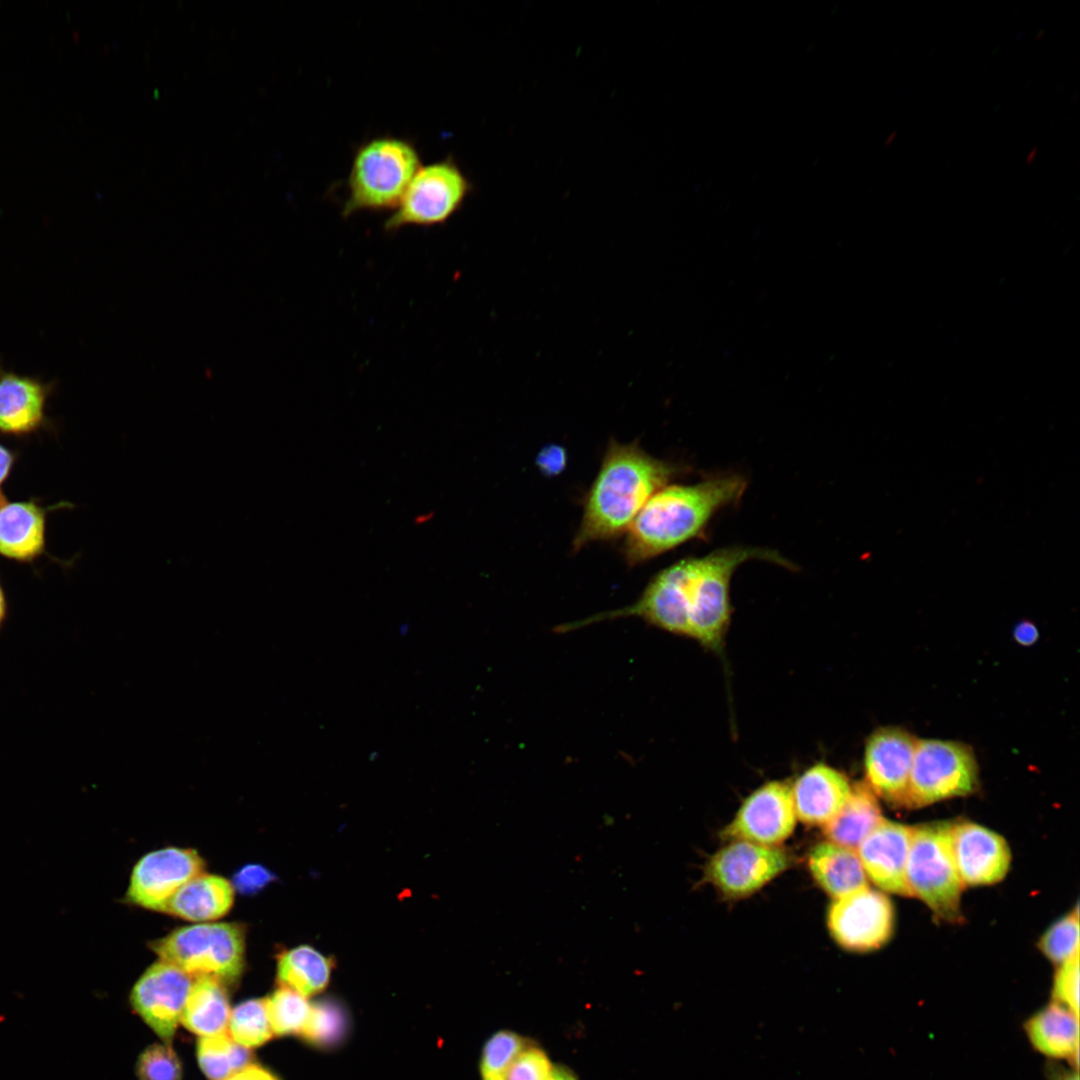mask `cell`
<instances>
[{
	"label": "cell",
	"mask_w": 1080,
	"mask_h": 1080,
	"mask_svg": "<svg viewBox=\"0 0 1080 1080\" xmlns=\"http://www.w3.org/2000/svg\"><path fill=\"white\" fill-rule=\"evenodd\" d=\"M762 560L793 569L779 552L728 546L687 557L658 572L632 604L601 613L602 620L638 617L667 632L719 650L731 618L730 583L742 564Z\"/></svg>",
	"instance_id": "6da1fadb"
},
{
	"label": "cell",
	"mask_w": 1080,
	"mask_h": 1080,
	"mask_svg": "<svg viewBox=\"0 0 1080 1080\" xmlns=\"http://www.w3.org/2000/svg\"><path fill=\"white\" fill-rule=\"evenodd\" d=\"M746 488L747 480L738 473L664 486L650 497L626 531V562L638 565L703 535L711 519L738 502Z\"/></svg>",
	"instance_id": "7a4b0ae2"
},
{
	"label": "cell",
	"mask_w": 1080,
	"mask_h": 1080,
	"mask_svg": "<svg viewBox=\"0 0 1080 1080\" xmlns=\"http://www.w3.org/2000/svg\"><path fill=\"white\" fill-rule=\"evenodd\" d=\"M681 471L679 465L648 454L637 441L610 440L585 498L574 550L626 533L650 497Z\"/></svg>",
	"instance_id": "3957f363"
},
{
	"label": "cell",
	"mask_w": 1080,
	"mask_h": 1080,
	"mask_svg": "<svg viewBox=\"0 0 1080 1080\" xmlns=\"http://www.w3.org/2000/svg\"><path fill=\"white\" fill-rule=\"evenodd\" d=\"M421 166L409 139L381 135L363 142L352 159L342 215L394 210Z\"/></svg>",
	"instance_id": "277c9868"
},
{
	"label": "cell",
	"mask_w": 1080,
	"mask_h": 1080,
	"mask_svg": "<svg viewBox=\"0 0 1080 1080\" xmlns=\"http://www.w3.org/2000/svg\"><path fill=\"white\" fill-rule=\"evenodd\" d=\"M951 825L936 822L912 827L906 879L911 896L921 899L938 919L958 922L964 884L951 850Z\"/></svg>",
	"instance_id": "5b68a950"
},
{
	"label": "cell",
	"mask_w": 1080,
	"mask_h": 1080,
	"mask_svg": "<svg viewBox=\"0 0 1080 1080\" xmlns=\"http://www.w3.org/2000/svg\"><path fill=\"white\" fill-rule=\"evenodd\" d=\"M151 949L193 977L232 982L243 969L245 934L236 923H199L153 941Z\"/></svg>",
	"instance_id": "8992f818"
},
{
	"label": "cell",
	"mask_w": 1080,
	"mask_h": 1080,
	"mask_svg": "<svg viewBox=\"0 0 1080 1080\" xmlns=\"http://www.w3.org/2000/svg\"><path fill=\"white\" fill-rule=\"evenodd\" d=\"M471 190L470 180L451 157L421 166L384 228L396 232L443 224L462 207Z\"/></svg>",
	"instance_id": "52a82bcc"
},
{
	"label": "cell",
	"mask_w": 1080,
	"mask_h": 1080,
	"mask_svg": "<svg viewBox=\"0 0 1080 1080\" xmlns=\"http://www.w3.org/2000/svg\"><path fill=\"white\" fill-rule=\"evenodd\" d=\"M977 785V762L969 746L948 740H917L906 807L966 796Z\"/></svg>",
	"instance_id": "ba28073f"
},
{
	"label": "cell",
	"mask_w": 1080,
	"mask_h": 1080,
	"mask_svg": "<svg viewBox=\"0 0 1080 1080\" xmlns=\"http://www.w3.org/2000/svg\"><path fill=\"white\" fill-rule=\"evenodd\" d=\"M833 939L852 952L880 948L891 937L894 909L882 892L865 887L834 899L827 914Z\"/></svg>",
	"instance_id": "9c48e42d"
},
{
	"label": "cell",
	"mask_w": 1080,
	"mask_h": 1080,
	"mask_svg": "<svg viewBox=\"0 0 1080 1080\" xmlns=\"http://www.w3.org/2000/svg\"><path fill=\"white\" fill-rule=\"evenodd\" d=\"M789 865L787 853L775 846L735 840L710 858L705 877L724 896L744 898L761 889Z\"/></svg>",
	"instance_id": "30bf717a"
},
{
	"label": "cell",
	"mask_w": 1080,
	"mask_h": 1080,
	"mask_svg": "<svg viewBox=\"0 0 1080 1080\" xmlns=\"http://www.w3.org/2000/svg\"><path fill=\"white\" fill-rule=\"evenodd\" d=\"M796 818L791 787L781 781H771L744 800L722 836L733 841L775 846L793 833Z\"/></svg>",
	"instance_id": "8fae6325"
},
{
	"label": "cell",
	"mask_w": 1080,
	"mask_h": 1080,
	"mask_svg": "<svg viewBox=\"0 0 1080 1080\" xmlns=\"http://www.w3.org/2000/svg\"><path fill=\"white\" fill-rule=\"evenodd\" d=\"M204 866L193 849L169 847L150 852L134 866L127 898L143 908L164 912L170 898L202 873Z\"/></svg>",
	"instance_id": "7c38bea8"
},
{
	"label": "cell",
	"mask_w": 1080,
	"mask_h": 1080,
	"mask_svg": "<svg viewBox=\"0 0 1080 1080\" xmlns=\"http://www.w3.org/2000/svg\"><path fill=\"white\" fill-rule=\"evenodd\" d=\"M194 978L160 960L144 972L132 990L136 1012L165 1042L172 1040L181 1021Z\"/></svg>",
	"instance_id": "4fadbf2b"
},
{
	"label": "cell",
	"mask_w": 1080,
	"mask_h": 1080,
	"mask_svg": "<svg viewBox=\"0 0 1080 1080\" xmlns=\"http://www.w3.org/2000/svg\"><path fill=\"white\" fill-rule=\"evenodd\" d=\"M917 739L896 727L879 728L864 751L866 784L876 796L905 806Z\"/></svg>",
	"instance_id": "5bb4252c"
},
{
	"label": "cell",
	"mask_w": 1080,
	"mask_h": 1080,
	"mask_svg": "<svg viewBox=\"0 0 1080 1080\" xmlns=\"http://www.w3.org/2000/svg\"><path fill=\"white\" fill-rule=\"evenodd\" d=\"M950 842L953 858L964 885H989L1007 874L1011 853L1005 839L972 822L952 823Z\"/></svg>",
	"instance_id": "9a60e30c"
},
{
	"label": "cell",
	"mask_w": 1080,
	"mask_h": 1080,
	"mask_svg": "<svg viewBox=\"0 0 1080 1080\" xmlns=\"http://www.w3.org/2000/svg\"><path fill=\"white\" fill-rule=\"evenodd\" d=\"M912 827L883 818L857 848L864 871L884 891L911 896L906 879Z\"/></svg>",
	"instance_id": "2e32d148"
},
{
	"label": "cell",
	"mask_w": 1080,
	"mask_h": 1080,
	"mask_svg": "<svg viewBox=\"0 0 1080 1080\" xmlns=\"http://www.w3.org/2000/svg\"><path fill=\"white\" fill-rule=\"evenodd\" d=\"M851 787L839 770L825 763L811 766L791 787L796 817L806 825H826L846 803Z\"/></svg>",
	"instance_id": "e0dca14e"
},
{
	"label": "cell",
	"mask_w": 1080,
	"mask_h": 1080,
	"mask_svg": "<svg viewBox=\"0 0 1080 1080\" xmlns=\"http://www.w3.org/2000/svg\"><path fill=\"white\" fill-rule=\"evenodd\" d=\"M50 391L48 383L0 368V432L24 435L37 430Z\"/></svg>",
	"instance_id": "ac0fdd59"
},
{
	"label": "cell",
	"mask_w": 1080,
	"mask_h": 1080,
	"mask_svg": "<svg viewBox=\"0 0 1080 1080\" xmlns=\"http://www.w3.org/2000/svg\"><path fill=\"white\" fill-rule=\"evenodd\" d=\"M47 508L30 501L0 502V554L22 562L32 561L45 547Z\"/></svg>",
	"instance_id": "d6986e66"
},
{
	"label": "cell",
	"mask_w": 1080,
	"mask_h": 1080,
	"mask_svg": "<svg viewBox=\"0 0 1080 1080\" xmlns=\"http://www.w3.org/2000/svg\"><path fill=\"white\" fill-rule=\"evenodd\" d=\"M1079 1015L1052 1002L1024 1023L1031 1046L1044 1056L1067 1060L1072 1068L1079 1063Z\"/></svg>",
	"instance_id": "ffe728a7"
},
{
	"label": "cell",
	"mask_w": 1080,
	"mask_h": 1080,
	"mask_svg": "<svg viewBox=\"0 0 1080 1080\" xmlns=\"http://www.w3.org/2000/svg\"><path fill=\"white\" fill-rule=\"evenodd\" d=\"M233 901L234 887L228 880L202 872L179 888L164 912L189 921L209 922L227 914Z\"/></svg>",
	"instance_id": "44dd1931"
},
{
	"label": "cell",
	"mask_w": 1080,
	"mask_h": 1080,
	"mask_svg": "<svg viewBox=\"0 0 1080 1080\" xmlns=\"http://www.w3.org/2000/svg\"><path fill=\"white\" fill-rule=\"evenodd\" d=\"M808 866L818 885L834 899L868 887L856 850L822 842L810 851Z\"/></svg>",
	"instance_id": "7402d4cb"
},
{
	"label": "cell",
	"mask_w": 1080,
	"mask_h": 1080,
	"mask_svg": "<svg viewBox=\"0 0 1080 1080\" xmlns=\"http://www.w3.org/2000/svg\"><path fill=\"white\" fill-rule=\"evenodd\" d=\"M882 819L876 795L865 782H858L839 813L823 826V833L830 842L857 850Z\"/></svg>",
	"instance_id": "603a6c76"
},
{
	"label": "cell",
	"mask_w": 1080,
	"mask_h": 1080,
	"mask_svg": "<svg viewBox=\"0 0 1080 1080\" xmlns=\"http://www.w3.org/2000/svg\"><path fill=\"white\" fill-rule=\"evenodd\" d=\"M230 1013L222 982L211 976L195 977L181 1017L182 1024L201 1037L215 1035L226 1030Z\"/></svg>",
	"instance_id": "cb8c5ba5"
},
{
	"label": "cell",
	"mask_w": 1080,
	"mask_h": 1080,
	"mask_svg": "<svg viewBox=\"0 0 1080 1080\" xmlns=\"http://www.w3.org/2000/svg\"><path fill=\"white\" fill-rule=\"evenodd\" d=\"M332 968L327 956L309 945H300L279 956L277 979L281 986L309 997L327 987Z\"/></svg>",
	"instance_id": "d4e9b609"
},
{
	"label": "cell",
	"mask_w": 1080,
	"mask_h": 1080,
	"mask_svg": "<svg viewBox=\"0 0 1080 1080\" xmlns=\"http://www.w3.org/2000/svg\"><path fill=\"white\" fill-rule=\"evenodd\" d=\"M200 1067L210 1080H225L249 1066L252 1053L235 1042L226 1031L202 1036L197 1046Z\"/></svg>",
	"instance_id": "484cf974"
},
{
	"label": "cell",
	"mask_w": 1080,
	"mask_h": 1080,
	"mask_svg": "<svg viewBox=\"0 0 1080 1080\" xmlns=\"http://www.w3.org/2000/svg\"><path fill=\"white\" fill-rule=\"evenodd\" d=\"M349 1019L343 1005L334 999H322L311 1004L310 1013L301 1030L302 1038L317 1048H333L348 1032Z\"/></svg>",
	"instance_id": "4316f807"
},
{
	"label": "cell",
	"mask_w": 1080,
	"mask_h": 1080,
	"mask_svg": "<svg viewBox=\"0 0 1080 1080\" xmlns=\"http://www.w3.org/2000/svg\"><path fill=\"white\" fill-rule=\"evenodd\" d=\"M533 1040L513 1030L502 1029L485 1042L480 1056L482 1080H506L508 1071L519 1055Z\"/></svg>",
	"instance_id": "83f0119b"
},
{
	"label": "cell",
	"mask_w": 1080,
	"mask_h": 1080,
	"mask_svg": "<svg viewBox=\"0 0 1080 1080\" xmlns=\"http://www.w3.org/2000/svg\"><path fill=\"white\" fill-rule=\"evenodd\" d=\"M265 1003L272 1032L278 1036L300 1033L311 1008L307 997L284 986L266 998Z\"/></svg>",
	"instance_id": "f1b7e54d"
},
{
	"label": "cell",
	"mask_w": 1080,
	"mask_h": 1080,
	"mask_svg": "<svg viewBox=\"0 0 1080 1080\" xmlns=\"http://www.w3.org/2000/svg\"><path fill=\"white\" fill-rule=\"evenodd\" d=\"M231 1038L247 1048L267 1042L273 1035L265 999H253L237 1005L228 1022Z\"/></svg>",
	"instance_id": "f546056e"
},
{
	"label": "cell",
	"mask_w": 1080,
	"mask_h": 1080,
	"mask_svg": "<svg viewBox=\"0 0 1080 1080\" xmlns=\"http://www.w3.org/2000/svg\"><path fill=\"white\" fill-rule=\"evenodd\" d=\"M1042 953L1054 964L1062 965L1079 953L1078 909L1055 922L1039 941Z\"/></svg>",
	"instance_id": "4dcf8cb0"
},
{
	"label": "cell",
	"mask_w": 1080,
	"mask_h": 1080,
	"mask_svg": "<svg viewBox=\"0 0 1080 1080\" xmlns=\"http://www.w3.org/2000/svg\"><path fill=\"white\" fill-rule=\"evenodd\" d=\"M181 1074L180 1061L168 1045L148 1047L137 1063L139 1080H180Z\"/></svg>",
	"instance_id": "1f68e13d"
},
{
	"label": "cell",
	"mask_w": 1080,
	"mask_h": 1080,
	"mask_svg": "<svg viewBox=\"0 0 1080 1080\" xmlns=\"http://www.w3.org/2000/svg\"><path fill=\"white\" fill-rule=\"evenodd\" d=\"M553 1066L547 1052L533 1041L516 1057L506 1080H547Z\"/></svg>",
	"instance_id": "d6a6232c"
},
{
	"label": "cell",
	"mask_w": 1080,
	"mask_h": 1080,
	"mask_svg": "<svg viewBox=\"0 0 1080 1080\" xmlns=\"http://www.w3.org/2000/svg\"><path fill=\"white\" fill-rule=\"evenodd\" d=\"M1053 1001L1079 1015V953L1060 965L1052 989Z\"/></svg>",
	"instance_id": "836d02e7"
},
{
	"label": "cell",
	"mask_w": 1080,
	"mask_h": 1080,
	"mask_svg": "<svg viewBox=\"0 0 1080 1080\" xmlns=\"http://www.w3.org/2000/svg\"><path fill=\"white\" fill-rule=\"evenodd\" d=\"M273 879V875L261 865H247L234 877L235 886L245 894L262 889Z\"/></svg>",
	"instance_id": "e575fe53"
},
{
	"label": "cell",
	"mask_w": 1080,
	"mask_h": 1080,
	"mask_svg": "<svg viewBox=\"0 0 1080 1080\" xmlns=\"http://www.w3.org/2000/svg\"><path fill=\"white\" fill-rule=\"evenodd\" d=\"M566 455L559 446L545 447L537 458V464L541 470L549 475L559 473L565 466Z\"/></svg>",
	"instance_id": "d590c367"
},
{
	"label": "cell",
	"mask_w": 1080,
	"mask_h": 1080,
	"mask_svg": "<svg viewBox=\"0 0 1080 1080\" xmlns=\"http://www.w3.org/2000/svg\"><path fill=\"white\" fill-rule=\"evenodd\" d=\"M225 1080H279L272 1073L258 1065H249L232 1074Z\"/></svg>",
	"instance_id": "8d00e7d4"
},
{
	"label": "cell",
	"mask_w": 1080,
	"mask_h": 1080,
	"mask_svg": "<svg viewBox=\"0 0 1080 1080\" xmlns=\"http://www.w3.org/2000/svg\"><path fill=\"white\" fill-rule=\"evenodd\" d=\"M1013 635L1019 644L1029 646L1036 642L1039 633L1037 627L1032 622L1021 621L1014 627Z\"/></svg>",
	"instance_id": "74e56055"
},
{
	"label": "cell",
	"mask_w": 1080,
	"mask_h": 1080,
	"mask_svg": "<svg viewBox=\"0 0 1080 1080\" xmlns=\"http://www.w3.org/2000/svg\"><path fill=\"white\" fill-rule=\"evenodd\" d=\"M14 463V455L0 444V486L8 477Z\"/></svg>",
	"instance_id": "f35d334b"
},
{
	"label": "cell",
	"mask_w": 1080,
	"mask_h": 1080,
	"mask_svg": "<svg viewBox=\"0 0 1080 1080\" xmlns=\"http://www.w3.org/2000/svg\"><path fill=\"white\" fill-rule=\"evenodd\" d=\"M547 1080H580L576 1073L563 1064H554Z\"/></svg>",
	"instance_id": "ab89813d"
},
{
	"label": "cell",
	"mask_w": 1080,
	"mask_h": 1080,
	"mask_svg": "<svg viewBox=\"0 0 1080 1080\" xmlns=\"http://www.w3.org/2000/svg\"><path fill=\"white\" fill-rule=\"evenodd\" d=\"M1049 1072V1080H1079L1078 1070L1072 1068L1071 1070L1052 1068Z\"/></svg>",
	"instance_id": "60d3db41"
},
{
	"label": "cell",
	"mask_w": 1080,
	"mask_h": 1080,
	"mask_svg": "<svg viewBox=\"0 0 1080 1080\" xmlns=\"http://www.w3.org/2000/svg\"><path fill=\"white\" fill-rule=\"evenodd\" d=\"M6 614H7V603H6V598H5V595H4V591H3L1 583H0V630L2 628V625H3L4 621H5Z\"/></svg>",
	"instance_id": "b9f144b4"
}]
</instances>
